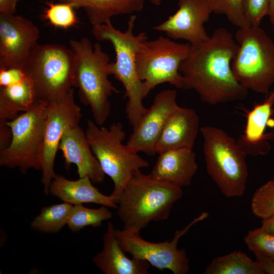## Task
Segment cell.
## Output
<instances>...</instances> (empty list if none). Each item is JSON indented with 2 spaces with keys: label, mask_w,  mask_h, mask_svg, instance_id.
I'll use <instances>...</instances> for the list:
<instances>
[{
  "label": "cell",
  "mask_w": 274,
  "mask_h": 274,
  "mask_svg": "<svg viewBox=\"0 0 274 274\" xmlns=\"http://www.w3.org/2000/svg\"><path fill=\"white\" fill-rule=\"evenodd\" d=\"M238 48L232 35L223 27L215 30L206 41L191 45L179 68L181 89L195 90L210 105L244 100L248 90L237 81L231 68Z\"/></svg>",
  "instance_id": "obj_1"
},
{
  "label": "cell",
  "mask_w": 274,
  "mask_h": 274,
  "mask_svg": "<svg viewBox=\"0 0 274 274\" xmlns=\"http://www.w3.org/2000/svg\"><path fill=\"white\" fill-rule=\"evenodd\" d=\"M70 48L74 55V87L78 89L81 102L90 107L94 122L102 125L110 114L109 97L120 93L109 80L112 62L100 44L87 37L72 39Z\"/></svg>",
  "instance_id": "obj_2"
},
{
  "label": "cell",
  "mask_w": 274,
  "mask_h": 274,
  "mask_svg": "<svg viewBox=\"0 0 274 274\" xmlns=\"http://www.w3.org/2000/svg\"><path fill=\"white\" fill-rule=\"evenodd\" d=\"M182 196L181 188L138 171L116 202L123 229L140 231L152 221L167 219L174 203Z\"/></svg>",
  "instance_id": "obj_3"
},
{
  "label": "cell",
  "mask_w": 274,
  "mask_h": 274,
  "mask_svg": "<svg viewBox=\"0 0 274 274\" xmlns=\"http://www.w3.org/2000/svg\"><path fill=\"white\" fill-rule=\"evenodd\" d=\"M136 16L131 15L125 31L116 29L109 20L106 23L93 25L92 33L98 41H108L116 53V61L112 62V75L120 81L127 98L125 113L128 122L134 128L147 111L143 100L147 96L144 84L139 78L135 66V53L148 37L145 32L134 35L133 29Z\"/></svg>",
  "instance_id": "obj_4"
},
{
  "label": "cell",
  "mask_w": 274,
  "mask_h": 274,
  "mask_svg": "<svg viewBox=\"0 0 274 274\" xmlns=\"http://www.w3.org/2000/svg\"><path fill=\"white\" fill-rule=\"evenodd\" d=\"M74 55L61 44H37L22 70L30 81L36 102L57 101L74 87Z\"/></svg>",
  "instance_id": "obj_5"
},
{
  "label": "cell",
  "mask_w": 274,
  "mask_h": 274,
  "mask_svg": "<svg viewBox=\"0 0 274 274\" xmlns=\"http://www.w3.org/2000/svg\"><path fill=\"white\" fill-rule=\"evenodd\" d=\"M208 174L227 197H238L245 192L248 177L247 154L233 138L212 126L200 128Z\"/></svg>",
  "instance_id": "obj_6"
},
{
  "label": "cell",
  "mask_w": 274,
  "mask_h": 274,
  "mask_svg": "<svg viewBox=\"0 0 274 274\" xmlns=\"http://www.w3.org/2000/svg\"><path fill=\"white\" fill-rule=\"evenodd\" d=\"M85 133L103 172L114 183L111 195L117 202L133 175L141 168L148 167L149 163L123 144L126 133L120 122H114L109 128L99 127L88 119Z\"/></svg>",
  "instance_id": "obj_7"
},
{
  "label": "cell",
  "mask_w": 274,
  "mask_h": 274,
  "mask_svg": "<svg viewBox=\"0 0 274 274\" xmlns=\"http://www.w3.org/2000/svg\"><path fill=\"white\" fill-rule=\"evenodd\" d=\"M238 48L231 63L237 81L256 93L267 94L274 84V42L260 26L239 28Z\"/></svg>",
  "instance_id": "obj_8"
},
{
  "label": "cell",
  "mask_w": 274,
  "mask_h": 274,
  "mask_svg": "<svg viewBox=\"0 0 274 274\" xmlns=\"http://www.w3.org/2000/svg\"><path fill=\"white\" fill-rule=\"evenodd\" d=\"M48 104L36 102L28 111L7 121L12 132L10 145L0 150V165L18 168L22 174L29 169L42 170Z\"/></svg>",
  "instance_id": "obj_9"
},
{
  "label": "cell",
  "mask_w": 274,
  "mask_h": 274,
  "mask_svg": "<svg viewBox=\"0 0 274 274\" xmlns=\"http://www.w3.org/2000/svg\"><path fill=\"white\" fill-rule=\"evenodd\" d=\"M190 47L189 43H177L162 36L141 44L135 53V66L147 96L156 86L164 83L181 89L182 76L179 68Z\"/></svg>",
  "instance_id": "obj_10"
},
{
  "label": "cell",
  "mask_w": 274,
  "mask_h": 274,
  "mask_svg": "<svg viewBox=\"0 0 274 274\" xmlns=\"http://www.w3.org/2000/svg\"><path fill=\"white\" fill-rule=\"evenodd\" d=\"M209 216L202 212L181 230H177L171 240L152 243L143 239L139 231L115 229L117 240L122 250L133 258L147 261L159 270L167 269L174 274H186L190 269L189 259L184 249H179L180 238L195 224Z\"/></svg>",
  "instance_id": "obj_11"
},
{
  "label": "cell",
  "mask_w": 274,
  "mask_h": 274,
  "mask_svg": "<svg viewBox=\"0 0 274 274\" xmlns=\"http://www.w3.org/2000/svg\"><path fill=\"white\" fill-rule=\"evenodd\" d=\"M74 93V88L60 99L48 105L41 170L46 195L49 194L50 184L56 175L54 162L61 138L68 127L79 124L82 116Z\"/></svg>",
  "instance_id": "obj_12"
},
{
  "label": "cell",
  "mask_w": 274,
  "mask_h": 274,
  "mask_svg": "<svg viewBox=\"0 0 274 274\" xmlns=\"http://www.w3.org/2000/svg\"><path fill=\"white\" fill-rule=\"evenodd\" d=\"M39 36V28L30 20L0 14V69L22 70Z\"/></svg>",
  "instance_id": "obj_13"
},
{
  "label": "cell",
  "mask_w": 274,
  "mask_h": 274,
  "mask_svg": "<svg viewBox=\"0 0 274 274\" xmlns=\"http://www.w3.org/2000/svg\"><path fill=\"white\" fill-rule=\"evenodd\" d=\"M177 91L166 89L154 97L152 105L132 128L126 145L133 151L143 152L149 156L156 153V146L166 121L178 105Z\"/></svg>",
  "instance_id": "obj_14"
},
{
  "label": "cell",
  "mask_w": 274,
  "mask_h": 274,
  "mask_svg": "<svg viewBox=\"0 0 274 274\" xmlns=\"http://www.w3.org/2000/svg\"><path fill=\"white\" fill-rule=\"evenodd\" d=\"M179 9L165 21L152 29L165 32L173 40H184L191 45L210 38L204 28L212 13L206 0H179Z\"/></svg>",
  "instance_id": "obj_15"
},
{
  "label": "cell",
  "mask_w": 274,
  "mask_h": 274,
  "mask_svg": "<svg viewBox=\"0 0 274 274\" xmlns=\"http://www.w3.org/2000/svg\"><path fill=\"white\" fill-rule=\"evenodd\" d=\"M58 150L62 153L66 170L75 164L80 178L87 177L96 184L104 182L105 174L92 151L85 132L79 124L71 126L64 131Z\"/></svg>",
  "instance_id": "obj_16"
},
{
  "label": "cell",
  "mask_w": 274,
  "mask_h": 274,
  "mask_svg": "<svg viewBox=\"0 0 274 274\" xmlns=\"http://www.w3.org/2000/svg\"><path fill=\"white\" fill-rule=\"evenodd\" d=\"M199 118L192 108L176 106L170 113L156 146V153L193 149L200 131Z\"/></svg>",
  "instance_id": "obj_17"
},
{
  "label": "cell",
  "mask_w": 274,
  "mask_h": 274,
  "mask_svg": "<svg viewBox=\"0 0 274 274\" xmlns=\"http://www.w3.org/2000/svg\"><path fill=\"white\" fill-rule=\"evenodd\" d=\"M159 154L150 175L158 181L181 188L189 186L198 168L193 149H170Z\"/></svg>",
  "instance_id": "obj_18"
},
{
  "label": "cell",
  "mask_w": 274,
  "mask_h": 274,
  "mask_svg": "<svg viewBox=\"0 0 274 274\" xmlns=\"http://www.w3.org/2000/svg\"><path fill=\"white\" fill-rule=\"evenodd\" d=\"M266 95L262 103L255 105L248 113L244 133L236 140L247 155H264L269 151L267 140L271 139L274 133H265V131L274 113V89Z\"/></svg>",
  "instance_id": "obj_19"
},
{
  "label": "cell",
  "mask_w": 274,
  "mask_h": 274,
  "mask_svg": "<svg viewBox=\"0 0 274 274\" xmlns=\"http://www.w3.org/2000/svg\"><path fill=\"white\" fill-rule=\"evenodd\" d=\"M103 249L92 258L104 274H148L150 264L135 258H129L120 246L113 224L108 222L102 237Z\"/></svg>",
  "instance_id": "obj_20"
},
{
  "label": "cell",
  "mask_w": 274,
  "mask_h": 274,
  "mask_svg": "<svg viewBox=\"0 0 274 274\" xmlns=\"http://www.w3.org/2000/svg\"><path fill=\"white\" fill-rule=\"evenodd\" d=\"M49 194L73 205L94 203L113 209L117 208V204L113 197L111 195L108 196L100 193L92 185L91 181L87 177L73 181L56 174L50 184Z\"/></svg>",
  "instance_id": "obj_21"
},
{
  "label": "cell",
  "mask_w": 274,
  "mask_h": 274,
  "mask_svg": "<svg viewBox=\"0 0 274 274\" xmlns=\"http://www.w3.org/2000/svg\"><path fill=\"white\" fill-rule=\"evenodd\" d=\"M74 9L82 8L92 26L106 23L116 15L141 11L144 0H66Z\"/></svg>",
  "instance_id": "obj_22"
},
{
  "label": "cell",
  "mask_w": 274,
  "mask_h": 274,
  "mask_svg": "<svg viewBox=\"0 0 274 274\" xmlns=\"http://www.w3.org/2000/svg\"><path fill=\"white\" fill-rule=\"evenodd\" d=\"M35 102L32 87L27 77L15 84L0 87V122L15 119Z\"/></svg>",
  "instance_id": "obj_23"
},
{
  "label": "cell",
  "mask_w": 274,
  "mask_h": 274,
  "mask_svg": "<svg viewBox=\"0 0 274 274\" xmlns=\"http://www.w3.org/2000/svg\"><path fill=\"white\" fill-rule=\"evenodd\" d=\"M204 274H265L256 261L245 253L235 251L214 258Z\"/></svg>",
  "instance_id": "obj_24"
},
{
  "label": "cell",
  "mask_w": 274,
  "mask_h": 274,
  "mask_svg": "<svg viewBox=\"0 0 274 274\" xmlns=\"http://www.w3.org/2000/svg\"><path fill=\"white\" fill-rule=\"evenodd\" d=\"M73 204L63 202L44 207L30 223L33 230L43 233L58 232L66 225Z\"/></svg>",
  "instance_id": "obj_25"
},
{
  "label": "cell",
  "mask_w": 274,
  "mask_h": 274,
  "mask_svg": "<svg viewBox=\"0 0 274 274\" xmlns=\"http://www.w3.org/2000/svg\"><path fill=\"white\" fill-rule=\"evenodd\" d=\"M112 217L107 207L90 209L82 204L73 205L66 223L73 232H77L86 226L97 227L102 222Z\"/></svg>",
  "instance_id": "obj_26"
},
{
  "label": "cell",
  "mask_w": 274,
  "mask_h": 274,
  "mask_svg": "<svg viewBox=\"0 0 274 274\" xmlns=\"http://www.w3.org/2000/svg\"><path fill=\"white\" fill-rule=\"evenodd\" d=\"M253 214L262 219L274 215V179L256 189L252 197Z\"/></svg>",
  "instance_id": "obj_27"
},
{
  "label": "cell",
  "mask_w": 274,
  "mask_h": 274,
  "mask_svg": "<svg viewBox=\"0 0 274 274\" xmlns=\"http://www.w3.org/2000/svg\"><path fill=\"white\" fill-rule=\"evenodd\" d=\"M243 0H206L212 13L225 16L238 28L250 26L247 21L242 8Z\"/></svg>",
  "instance_id": "obj_28"
},
{
  "label": "cell",
  "mask_w": 274,
  "mask_h": 274,
  "mask_svg": "<svg viewBox=\"0 0 274 274\" xmlns=\"http://www.w3.org/2000/svg\"><path fill=\"white\" fill-rule=\"evenodd\" d=\"M48 8L46 9L44 17L53 25L66 28L74 25L77 18L74 12V8L69 3H47Z\"/></svg>",
  "instance_id": "obj_29"
},
{
  "label": "cell",
  "mask_w": 274,
  "mask_h": 274,
  "mask_svg": "<svg viewBox=\"0 0 274 274\" xmlns=\"http://www.w3.org/2000/svg\"><path fill=\"white\" fill-rule=\"evenodd\" d=\"M244 240L252 252L259 251L274 258V235L261 227L249 231Z\"/></svg>",
  "instance_id": "obj_30"
},
{
  "label": "cell",
  "mask_w": 274,
  "mask_h": 274,
  "mask_svg": "<svg viewBox=\"0 0 274 274\" xmlns=\"http://www.w3.org/2000/svg\"><path fill=\"white\" fill-rule=\"evenodd\" d=\"M270 0H243L245 17L251 26H260L263 19L268 16Z\"/></svg>",
  "instance_id": "obj_31"
},
{
  "label": "cell",
  "mask_w": 274,
  "mask_h": 274,
  "mask_svg": "<svg viewBox=\"0 0 274 274\" xmlns=\"http://www.w3.org/2000/svg\"><path fill=\"white\" fill-rule=\"evenodd\" d=\"M26 78L25 74L20 68L0 69V87L15 84Z\"/></svg>",
  "instance_id": "obj_32"
},
{
  "label": "cell",
  "mask_w": 274,
  "mask_h": 274,
  "mask_svg": "<svg viewBox=\"0 0 274 274\" xmlns=\"http://www.w3.org/2000/svg\"><path fill=\"white\" fill-rule=\"evenodd\" d=\"M256 262L264 273L274 274V258L259 251L252 252Z\"/></svg>",
  "instance_id": "obj_33"
},
{
  "label": "cell",
  "mask_w": 274,
  "mask_h": 274,
  "mask_svg": "<svg viewBox=\"0 0 274 274\" xmlns=\"http://www.w3.org/2000/svg\"><path fill=\"white\" fill-rule=\"evenodd\" d=\"M12 138V130L7 122H0V150L10 145Z\"/></svg>",
  "instance_id": "obj_34"
},
{
  "label": "cell",
  "mask_w": 274,
  "mask_h": 274,
  "mask_svg": "<svg viewBox=\"0 0 274 274\" xmlns=\"http://www.w3.org/2000/svg\"><path fill=\"white\" fill-rule=\"evenodd\" d=\"M20 0H0V14H14L16 5Z\"/></svg>",
  "instance_id": "obj_35"
},
{
  "label": "cell",
  "mask_w": 274,
  "mask_h": 274,
  "mask_svg": "<svg viewBox=\"0 0 274 274\" xmlns=\"http://www.w3.org/2000/svg\"><path fill=\"white\" fill-rule=\"evenodd\" d=\"M261 227L267 233L274 235V215L262 219Z\"/></svg>",
  "instance_id": "obj_36"
},
{
  "label": "cell",
  "mask_w": 274,
  "mask_h": 274,
  "mask_svg": "<svg viewBox=\"0 0 274 274\" xmlns=\"http://www.w3.org/2000/svg\"><path fill=\"white\" fill-rule=\"evenodd\" d=\"M268 16L271 23L274 25V0H270Z\"/></svg>",
  "instance_id": "obj_37"
},
{
  "label": "cell",
  "mask_w": 274,
  "mask_h": 274,
  "mask_svg": "<svg viewBox=\"0 0 274 274\" xmlns=\"http://www.w3.org/2000/svg\"><path fill=\"white\" fill-rule=\"evenodd\" d=\"M155 6H159L161 3V0H147Z\"/></svg>",
  "instance_id": "obj_38"
},
{
  "label": "cell",
  "mask_w": 274,
  "mask_h": 274,
  "mask_svg": "<svg viewBox=\"0 0 274 274\" xmlns=\"http://www.w3.org/2000/svg\"><path fill=\"white\" fill-rule=\"evenodd\" d=\"M59 1H61L62 2H63V3H65L66 1V0H59Z\"/></svg>",
  "instance_id": "obj_39"
}]
</instances>
